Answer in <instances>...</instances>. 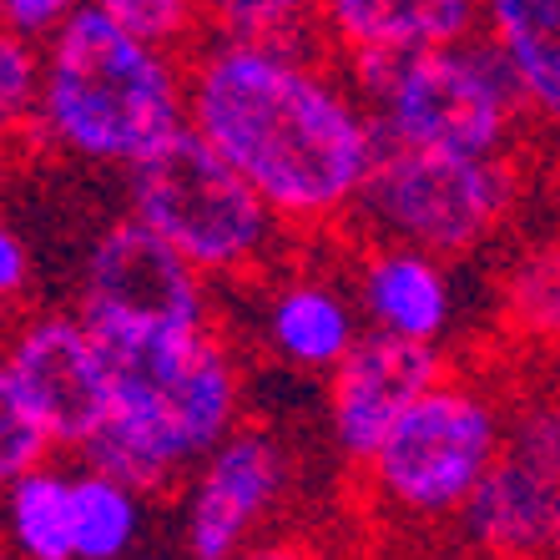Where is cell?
Wrapping results in <instances>:
<instances>
[{"label":"cell","mask_w":560,"mask_h":560,"mask_svg":"<svg viewBox=\"0 0 560 560\" xmlns=\"http://www.w3.org/2000/svg\"><path fill=\"white\" fill-rule=\"evenodd\" d=\"M187 131L299 228L349 218L374 167L369 112L313 46L208 40L187 66Z\"/></svg>","instance_id":"6da1fadb"},{"label":"cell","mask_w":560,"mask_h":560,"mask_svg":"<svg viewBox=\"0 0 560 560\" xmlns=\"http://www.w3.org/2000/svg\"><path fill=\"white\" fill-rule=\"evenodd\" d=\"M106 369V409L81 444L86 469L137 495L167 490L243 419V369L218 328H86Z\"/></svg>","instance_id":"7a4b0ae2"},{"label":"cell","mask_w":560,"mask_h":560,"mask_svg":"<svg viewBox=\"0 0 560 560\" xmlns=\"http://www.w3.org/2000/svg\"><path fill=\"white\" fill-rule=\"evenodd\" d=\"M36 121L102 167H147L187 131V66L152 51L96 5H71L40 51Z\"/></svg>","instance_id":"3957f363"},{"label":"cell","mask_w":560,"mask_h":560,"mask_svg":"<svg viewBox=\"0 0 560 560\" xmlns=\"http://www.w3.org/2000/svg\"><path fill=\"white\" fill-rule=\"evenodd\" d=\"M353 102L374 106V147L440 152L465 162L510 156L525 102L490 40H459L415 56H349Z\"/></svg>","instance_id":"277c9868"},{"label":"cell","mask_w":560,"mask_h":560,"mask_svg":"<svg viewBox=\"0 0 560 560\" xmlns=\"http://www.w3.org/2000/svg\"><path fill=\"white\" fill-rule=\"evenodd\" d=\"M127 218L142 222L197 278L253 273L283 243V222L192 131H183L167 152H156L147 167L131 172Z\"/></svg>","instance_id":"5b68a950"},{"label":"cell","mask_w":560,"mask_h":560,"mask_svg":"<svg viewBox=\"0 0 560 560\" xmlns=\"http://www.w3.org/2000/svg\"><path fill=\"white\" fill-rule=\"evenodd\" d=\"M521 202V172L510 156L465 162L440 152L374 147L369 183L353 218L389 248H415L430 258H459L480 248Z\"/></svg>","instance_id":"8992f818"},{"label":"cell","mask_w":560,"mask_h":560,"mask_svg":"<svg viewBox=\"0 0 560 560\" xmlns=\"http://www.w3.org/2000/svg\"><path fill=\"white\" fill-rule=\"evenodd\" d=\"M505 415L495 399L465 378H440L389 424L369 455V475L394 510L440 521L465 510L475 485L495 465Z\"/></svg>","instance_id":"52a82bcc"},{"label":"cell","mask_w":560,"mask_h":560,"mask_svg":"<svg viewBox=\"0 0 560 560\" xmlns=\"http://www.w3.org/2000/svg\"><path fill=\"white\" fill-rule=\"evenodd\" d=\"M465 535L500 560H546L560 535V419L556 405H525L475 495L459 510Z\"/></svg>","instance_id":"ba28073f"},{"label":"cell","mask_w":560,"mask_h":560,"mask_svg":"<svg viewBox=\"0 0 560 560\" xmlns=\"http://www.w3.org/2000/svg\"><path fill=\"white\" fill-rule=\"evenodd\" d=\"M86 328H208V288L142 222H112L81 268Z\"/></svg>","instance_id":"9c48e42d"},{"label":"cell","mask_w":560,"mask_h":560,"mask_svg":"<svg viewBox=\"0 0 560 560\" xmlns=\"http://www.w3.org/2000/svg\"><path fill=\"white\" fill-rule=\"evenodd\" d=\"M0 374L51 444H86L106 409V369L77 313H40L15 328Z\"/></svg>","instance_id":"30bf717a"},{"label":"cell","mask_w":560,"mask_h":560,"mask_svg":"<svg viewBox=\"0 0 560 560\" xmlns=\"http://www.w3.org/2000/svg\"><path fill=\"white\" fill-rule=\"evenodd\" d=\"M288 485V459L273 434L243 430L192 469L183 500V546L187 560H233L258 540Z\"/></svg>","instance_id":"8fae6325"},{"label":"cell","mask_w":560,"mask_h":560,"mask_svg":"<svg viewBox=\"0 0 560 560\" xmlns=\"http://www.w3.org/2000/svg\"><path fill=\"white\" fill-rule=\"evenodd\" d=\"M444 378V353L424 343H399L384 334H359L339 369L328 374V424L349 459L369 465L389 424L415 405L424 389Z\"/></svg>","instance_id":"7c38bea8"},{"label":"cell","mask_w":560,"mask_h":560,"mask_svg":"<svg viewBox=\"0 0 560 560\" xmlns=\"http://www.w3.org/2000/svg\"><path fill=\"white\" fill-rule=\"evenodd\" d=\"M353 313L359 324H369V334L399 343H424L440 349V339L455 328L459 299H455V278L440 258L415 248H374L359 258L353 268Z\"/></svg>","instance_id":"4fadbf2b"},{"label":"cell","mask_w":560,"mask_h":560,"mask_svg":"<svg viewBox=\"0 0 560 560\" xmlns=\"http://www.w3.org/2000/svg\"><path fill=\"white\" fill-rule=\"evenodd\" d=\"M313 15L349 56H415L480 36L475 0H334Z\"/></svg>","instance_id":"5bb4252c"},{"label":"cell","mask_w":560,"mask_h":560,"mask_svg":"<svg viewBox=\"0 0 560 560\" xmlns=\"http://www.w3.org/2000/svg\"><path fill=\"white\" fill-rule=\"evenodd\" d=\"M359 334L364 324L353 313V299L328 278H288L262 303V339L278 364L299 374H334Z\"/></svg>","instance_id":"9a60e30c"},{"label":"cell","mask_w":560,"mask_h":560,"mask_svg":"<svg viewBox=\"0 0 560 560\" xmlns=\"http://www.w3.org/2000/svg\"><path fill=\"white\" fill-rule=\"evenodd\" d=\"M490 46L505 61L525 112H560V11L556 0H490L480 5Z\"/></svg>","instance_id":"2e32d148"},{"label":"cell","mask_w":560,"mask_h":560,"mask_svg":"<svg viewBox=\"0 0 560 560\" xmlns=\"http://www.w3.org/2000/svg\"><path fill=\"white\" fill-rule=\"evenodd\" d=\"M0 525L15 560H71V475L40 465L0 490Z\"/></svg>","instance_id":"e0dca14e"},{"label":"cell","mask_w":560,"mask_h":560,"mask_svg":"<svg viewBox=\"0 0 560 560\" xmlns=\"http://www.w3.org/2000/svg\"><path fill=\"white\" fill-rule=\"evenodd\" d=\"M147 535V495L96 469L71 475V560H131Z\"/></svg>","instance_id":"ac0fdd59"},{"label":"cell","mask_w":560,"mask_h":560,"mask_svg":"<svg viewBox=\"0 0 560 560\" xmlns=\"http://www.w3.org/2000/svg\"><path fill=\"white\" fill-rule=\"evenodd\" d=\"M218 40H248V46H313V11L288 0H228L218 11Z\"/></svg>","instance_id":"d6986e66"},{"label":"cell","mask_w":560,"mask_h":560,"mask_svg":"<svg viewBox=\"0 0 560 560\" xmlns=\"http://www.w3.org/2000/svg\"><path fill=\"white\" fill-rule=\"evenodd\" d=\"M102 11L112 15L127 36H137L142 46L167 51V56L208 21V11H202V5H187V0H102Z\"/></svg>","instance_id":"ffe728a7"},{"label":"cell","mask_w":560,"mask_h":560,"mask_svg":"<svg viewBox=\"0 0 560 560\" xmlns=\"http://www.w3.org/2000/svg\"><path fill=\"white\" fill-rule=\"evenodd\" d=\"M40 96V51L0 31V147L36 121Z\"/></svg>","instance_id":"44dd1931"},{"label":"cell","mask_w":560,"mask_h":560,"mask_svg":"<svg viewBox=\"0 0 560 560\" xmlns=\"http://www.w3.org/2000/svg\"><path fill=\"white\" fill-rule=\"evenodd\" d=\"M46 450H51V440L40 434V424L26 415V405L15 399L5 374H0V490L46 465Z\"/></svg>","instance_id":"7402d4cb"},{"label":"cell","mask_w":560,"mask_h":560,"mask_svg":"<svg viewBox=\"0 0 560 560\" xmlns=\"http://www.w3.org/2000/svg\"><path fill=\"white\" fill-rule=\"evenodd\" d=\"M510 313L521 318L525 334H550L560 313V283H556V258L550 253H530V258L510 273Z\"/></svg>","instance_id":"603a6c76"},{"label":"cell","mask_w":560,"mask_h":560,"mask_svg":"<svg viewBox=\"0 0 560 560\" xmlns=\"http://www.w3.org/2000/svg\"><path fill=\"white\" fill-rule=\"evenodd\" d=\"M66 15H71L66 0H0V31L15 40H26V46L51 40Z\"/></svg>","instance_id":"cb8c5ba5"},{"label":"cell","mask_w":560,"mask_h":560,"mask_svg":"<svg viewBox=\"0 0 560 560\" xmlns=\"http://www.w3.org/2000/svg\"><path fill=\"white\" fill-rule=\"evenodd\" d=\"M31 288V253L11 222H0V308Z\"/></svg>","instance_id":"d4e9b609"},{"label":"cell","mask_w":560,"mask_h":560,"mask_svg":"<svg viewBox=\"0 0 560 560\" xmlns=\"http://www.w3.org/2000/svg\"><path fill=\"white\" fill-rule=\"evenodd\" d=\"M233 560H334V556L303 546V540H253V546Z\"/></svg>","instance_id":"484cf974"},{"label":"cell","mask_w":560,"mask_h":560,"mask_svg":"<svg viewBox=\"0 0 560 560\" xmlns=\"http://www.w3.org/2000/svg\"><path fill=\"white\" fill-rule=\"evenodd\" d=\"M131 560H177V556H167V550H147V556H131Z\"/></svg>","instance_id":"4316f807"},{"label":"cell","mask_w":560,"mask_h":560,"mask_svg":"<svg viewBox=\"0 0 560 560\" xmlns=\"http://www.w3.org/2000/svg\"><path fill=\"white\" fill-rule=\"evenodd\" d=\"M0 560H15V556H11V550H5V546H0Z\"/></svg>","instance_id":"83f0119b"}]
</instances>
